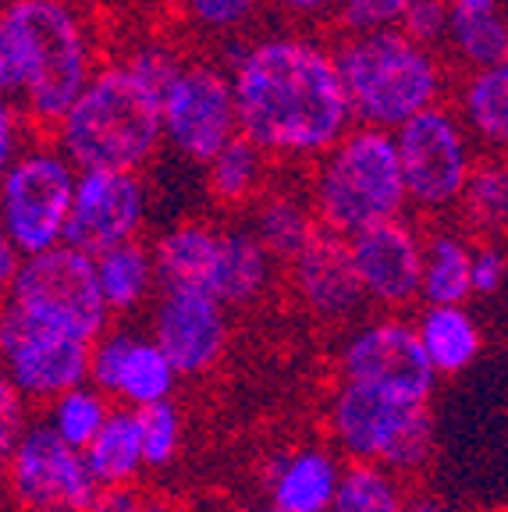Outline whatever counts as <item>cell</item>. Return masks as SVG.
<instances>
[{
  "label": "cell",
  "instance_id": "cell-20",
  "mask_svg": "<svg viewBox=\"0 0 508 512\" xmlns=\"http://www.w3.org/2000/svg\"><path fill=\"white\" fill-rule=\"evenodd\" d=\"M221 228L210 221H178L150 246L157 288L164 292H207L214 285Z\"/></svg>",
  "mask_w": 508,
  "mask_h": 512
},
{
  "label": "cell",
  "instance_id": "cell-47",
  "mask_svg": "<svg viewBox=\"0 0 508 512\" xmlns=\"http://www.w3.org/2000/svg\"><path fill=\"white\" fill-rule=\"evenodd\" d=\"M263 512H281V509H274V505H270V509H263Z\"/></svg>",
  "mask_w": 508,
  "mask_h": 512
},
{
  "label": "cell",
  "instance_id": "cell-36",
  "mask_svg": "<svg viewBox=\"0 0 508 512\" xmlns=\"http://www.w3.org/2000/svg\"><path fill=\"white\" fill-rule=\"evenodd\" d=\"M409 4H413V0H334L331 15L338 18L345 36H356V32L398 29V22H402Z\"/></svg>",
  "mask_w": 508,
  "mask_h": 512
},
{
  "label": "cell",
  "instance_id": "cell-35",
  "mask_svg": "<svg viewBox=\"0 0 508 512\" xmlns=\"http://www.w3.org/2000/svg\"><path fill=\"white\" fill-rule=\"evenodd\" d=\"M192 29L207 36H235L260 11V0H178Z\"/></svg>",
  "mask_w": 508,
  "mask_h": 512
},
{
  "label": "cell",
  "instance_id": "cell-44",
  "mask_svg": "<svg viewBox=\"0 0 508 512\" xmlns=\"http://www.w3.org/2000/svg\"><path fill=\"white\" fill-rule=\"evenodd\" d=\"M452 11H466V15H487V11H498L501 0H448Z\"/></svg>",
  "mask_w": 508,
  "mask_h": 512
},
{
  "label": "cell",
  "instance_id": "cell-43",
  "mask_svg": "<svg viewBox=\"0 0 508 512\" xmlns=\"http://www.w3.org/2000/svg\"><path fill=\"white\" fill-rule=\"evenodd\" d=\"M18 96V72H15V54H11L8 32L0 25V100H15Z\"/></svg>",
  "mask_w": 508,
  "mask_h": 512
},
{
  "label": "cell",
  "instance_id": "cell-26",
  "mask_svg": "<svg viewBox=\"0 0 508 512\" xmlns=\"http://www.w3.org/2000/svg\"><path fill=\"white\" fill-rule=\"evenodd\" d=\"M82 459H86L89 473H93V480L100 488L135 484V477L146 466H143V448H139V424H135L132 409L111 406L104 427L82 448Z\"/></svg>",
  "mask_w": 508,
  "mask_h": 512
},
{
  "label": "cell",
  "instance_id": "cell-40",
  "mask_svg": "<svg viewBox=\"0 0 508 512\" xmlns=\"http://www.w3.org/2000/svg\"><path fill=\"white\" fill-rule=\"evenodd\" d=\"M25 146V118L15 100H0V175L11 168V160Z\"/></svg>",
  "mask_w": 508,
  "mask_h": 512
},
{
  "label": "cell",
  "instance_id": "cell-29",
  "mask_svg": "<svg viewBox=\"0 0 508 512\" xmlns=\"http://www.w3.org/2000/svg\"><path fill=\"white\" fill-rule=\"evenodd\" d=\"M445 47L466 64L469 72L498 68L508 57V25H505V18H501V11H487V15L452 11Z\"/></svg>",
  "mask_w": 508,
  "mask_h": 512
},
{
  "label": "cell",
  "instance_id": "cell-1",
  "mask_svg": "<svg viewBox=\"0 0 508 512\" xmlns=\"http://www.w3.org/2000/svg\"><path fill=\"white\" fill-rule=\"evenodd\" d=\"M239 136L267 160H317L352 128L331 47L302 32H270L231 47Z\"/></svg>",
  "mask_w": 508,
  "mask_h": 512
},
{
  "label": "cell",
  "instance_id": "cell-37",
  "mask_svg": "<svg viewBox=\"0 0 508 512\" xmlns=\"http://www.w3.org/2000/svg\"><path fill=\"white\" fill-rule=\"evenodd\" d=\"M448 18H452L448 0H413V4L405 8L402 22H398V32H405V36L413 43H420V47L437 50V47H445Z\"/></svg>",
  "mask_w": 508,
  "mask_h": 512
},
{
  "label": "cell",
  "instance_id": "cell-24",
  "mask_svg": "<svg viewBox=\"0 0 508 512\" xmlns=\"http://www.w3.org/2000/svg\"><path fill=\"white\" fill-rule=\"evenodd\" d=\"M469 260L473 242L469 235L441 228L423 235V264H420V303L423 306H469Z\"/></svg>",
  "mask_w": 508,
  "mask_h": 512
},
{
  "label": "cell",
  "instance_id": "cell-16",
  "mask_svg": "<svg viewBox=\"0 0 508 512\" xmlns=\"http://www.w3.org/2000/svg\"><path fill=\"white\" fill-rule=\"evenodd\" d=\"M89 384L121 409L171 402L178 377L146 331L107 328L89 345Z\"/></svg>",
  "mask_w": 508,
  "mask_h": 512
},
{
  "label": "cell",
  "instance_id": "cell-11",
  "mask_svg": "<svg viewBox=\"0 0 508 512\" xmlns=\"http://www.w3.org/2000/svg\"><path fill=\"white\" fill-rule=\"evenodd\" d=\"M164 146L189 164H207L221 146L239 136L231 75L217 61H185L160 93Z\"/></svg>",
  "mask_w": 508,
  "mask_h": 512
},
{
  "label": "cell",
  "instance_id": "cell-34",
  "mask_svg": "<svg viewBox=\"0 0 508 512\" xmlns=\"http://www.w3.org/2000/svg\"><path fill=\"white\" fill-rule=\"evenodd\" d=\"M118 61L125 64L135 79H143L153 93H164L167 82L175 79L178 68L185 64V57L175 43L157 40V36H146V40H135L132 47L118 57Z\"/></svg>",
  "mask_w": 508,
  "mask_h": 512
},
{
  "label": "cell",
  "instance_id": "cell-30",
  "mask_svg": "<svg viewBox=\"0 0 508 512\" xmlns=\"http://www.w3.org/2000/svg\"><path fill=\"white\" fill-rule=\"evenodd\" d=\"M462 214V221L484 239L505 232L508 221V175L501 160H477V168L469 175L462 200L455 207Z\"/></svg>",
  "mask_w": 508,
  "mask_h": 512
},
{
  "label": "cell",
  "instance_id": "cell-15",
  "mask_svg": "<svg viewBox=\"0 0 508 512\" xmlns=\"http://www.w3.org/2000/svg\"><path fill=\"white\" fill-rule=\"evenodd\" d=\"M146 335L175 377H207L231 345V313L207 292H160Z\"/></svg>",
  "mask_w": 508,
  "mask_h": 512
},
{
  "label": "cell",
  "instance_id": "cell-28",
  "mask_svg": "<svg viewBox=\"0 0 508 512\" xmlns=\"http://www.w3.org/2000/svg\"><path fill=\"white\" fill-rule=\"evenodd\" d=\"M459 121L469 132V139H477L484 146L508 143V68H480L469 72L466 82L459 86Z\"/></svg>",
  "mask_w": 508,
  "mask_h": 512
},
{
  "label": "cell",
  "instance_id": "cell-5",
  "mask_svg": "<svg viewBox=\"0 0 508 512\" xmlns=\"http://www.w3.org/2000/svg\"><path fill=\"white\" fill-rule=\"evenodd\" d=\"M306 200L320 232L338 239H352L374 224L402 217L405 189L391 132L352 125L331 150L313 160Z\"/></svg>",
  "mask_w": 508,
  "mask_h": 512
},
{
  "label": "cell",
  "instance_id": "cell-19",
  "mask_svg": "<svg viewBox=\"0 0 508 512\" xmlns=\"http://www.w3.org/2000/svg\"><path fill=\"white\" fill-rule=\"evenodd\" d=\"M342 456L324 441L281 448L267 463L270 505L281 512H327L342 480Z\"/></svg>",
  "mask_w": 508,
  "mask_h": 512
},
{
  "label": "cell",
  "instance_id": "cell-42",
  "mask_svg": "<svg viewBox=\"0 0 508 512\" xmlns=\"http://www.w3.org/2000/svg\"><path fill=\"white\" fill-rule=\"evenodd\" d=\"M274 8L288 18H302V22H313V18H324L334 11V0H274Z\"/></svg>",
  "mask_w": 508,
  "mask_h": 512
},
{
  "label": "cell",
  "instance_id": "cell-41",
  "mask_svg": "<svg viewBox=\"0 0 508 512\" xmlns=\"http://www.w3.org/2000/svg\"><path fill=\"white\" fill-rule=\"evenodd\" d=\"M93 512H160L143 491L135 484H125V488H104L100 498H96Z\"/></svg>",
  "mask_w": 508,
  "mask_h": 512
},
{
  "label": "cell",
  "instance_id": "cell-32",
  "mask_svg": "<svg viewBox=\"0 0 508 512\" xmlns=\"http://www.w3.org/2000/svg\"><path fill=\"white\" fill-rule=\"evenodd\" d=\"M107 413H111V402L107 395H100L93 384H79L72 392L57 395L54 402H47V416H43V424L54 438H61L68 448L82 452L89 441L96 438V431L104 427Z\"/></svg>",
  "mask_w": 508,
  "mask_h": 512
},
{
  "label": "cell",
  "instance_id": "cell-18",
  "mask_svg": "<svg viewBox=\"0 0 508 512\" xmlns=\"http://www.w3.org/2000/svg\"><path fill=\"white\" fill-rule=\"evenodd\" d=\"M288 281L299 306L320 324H356L366 310L363 288L352 271L349 242L331 232H317L299 256L288 260Z\"/></svg>",
  "mask_w": 508,
  "mask_h": 512
},
{
  "label": "cell",
  "instance_id": "cell-6",
  "mask_svg": "<svg viewBox=\"0 0 508 512\" xmlns=\"http://www.w3.org/2000/svg\"><path fill=\"white\" fill-rule=\"evenodd\" d=\"M324 420L331 448L349 463L377 466L398 480L416 477L434 463L437 427L430 406L338 381L327 399Z\"/></svg>",
  "mask_w": 508,
  "mask_h": 512
},
{
  "label": "cell",
  "instance_id": "cell-39",
  "mask_svg": "<svg viewBox=\"0 0 508 512\" xmlns=\"http://www.w3.org/2000/svg\"><path fill=\"white\" fill-rule=\"evenodd\" d=\"M29 424V402L22 399V392L0 367V470H4V463H8V456L15 452L18 438H22Z\"/></svg>",
  "mask_w": 508,
  "mask_h": 512
},
{
  "label": "cell",
  "instance_id": "cell-21",
  "mask_svg": "<svg viewBox=\"0 0 508 512\" xmlns=\"http://www.w3.org/2000/svg\"><path fill=\"white\" fill-rule=\"evenodd\" d=\"M281 267L270 260V253L253 239L246 224H228L221 228V249H217V271L210 296L224 310H246L274 292Z\"/></svg>",
  "mask_w": 508,
  "mask_h": 512
},
{
  "label": "cell",
  "instance_id": "cell-22",
  "mask_svg": "<svg viewBox=\"0 0 508 512\" xmlns=\"http://www.w3.org/2000/svg\"><path fill=\"white\" fill-rule=\"evenodd\" d=\"M413 331L437 381L466 374L484 352V328L469 306H423Z\"/></svg>",
  "mask_w": 508,
  "mask_h": 512
},
{
  "label": "cell",
  "instance_id": "cell-10",
  "mask_svg": "<svg viewBox=\"0 0 508 512\" xmlns=\"http://www.w3.org/2000/svg\"><path fill=\"white\" fill-rule=\"evenodd\" d=\"M334 374L342 384L370 388L416 406H430L437 392V377L416 342L413 320L395 313L349 324L334 352Z\"/></svg>",
  "mask_w": 508,
  "mask_h": 512
},
{
  "label": "cell",
  "instance_id": "cell-31",
  "mask_svg": "<svg viewBox=\"0 0 508 512\" xmlns=\"http://www.w3.org/2000/svg\"><path fill=\"white\" fill-rule=\"evenodd\" d=\"M405 502H409V491H405V480H398L395 473L345 463L327 512H405Z\"/></svg>",
  "mask_w": 508,
  "mask_h": 512
},
{
  "label": "cell",
  "instance_id": "cell-45",
  "mask_svg": "<svg viewBox=\"0 0 508 512\" xmlns=\"http://www.w3.org/2000/svg\"><path fill=\"white\" fill-rule=\"evenodd\" d=\"M15 267H18V253L11 249V242L4 239V232H0V281H4V285L11 281Z\"/></svg>",
  "mask_w": 508,
  "mask_h": 512
},
{
  "label": "cell",
  "instance_id": "cell-25",
  "mask_svg": "<svg viewBox=\"0 0 508 512\" xmlns=\"http://www.w3.org/2000/svg\"><path fill=\"white\" fill-rule=\"evenodd\" d=\"M93 274L100 299H104L107 313H135L146 299L157 292V274H153V256L143 239L114 246L107 253L93 256Z\"/></svg>",
  "mask_w": 508,
  "mask_h": 512
},
{
  "label": "cell",
  "instance_id": "cell-3",
  "mask_svg": "<svg viewBox=\"0 0 508 512\" xmlns=\"http://www.w3.org/2000/svg\"><path fill=\"white\" fill-rule=\"evenodd\" d=\"M18 72V111L54 128L96 72V43L75 0H8L0 8Z\"/></svg>",
  "mask_w": 508,
  "mask_h": 512
},
{
  "label": "cell",
  "instance_id": "cell-2",
  "mask_svg": "<svg viewBox=\"0 0 508 512\" xmlns=\"http://www.w3.org/2000/svg\"><path fill=\"white\" fill-rule=\"evenodd\" d=\"M54 146L75 171H139L164 146L160 93L135 79L121 61L96 64V72L54 121Z\"/></svg>",
  "mask_w": 508,
  "mask_h": 512
},
{
  "label": "cell",
  "instance_id": "cell-46",
  "mask_svg": "<svg viewBox=\"0 0 508 512\" xmlns=\"http://www.w3.org/2000/svg\"><path fill=\"white\" fill-rule=\"evenodd\" d=\"M4 306H8V285L0 281V313H4Z\"/></svg>",
  "mask_w": 508,
  "mask_h": 512
},
{
  "label": "cell",
  "instance_id": "cell-27",
  "mask_svg": "<svg viewBox=\"0 0 508 512\" xmlns=\"http://www.w3.org/2000/svg\"><path fill=\"white\" fill-rule=\"evenodd\" d=\"M203 168H207V189L214 196V203H221L228 210L253 207L267 192L270 160L242 136H235L228 146H221Z\"/></svg>",
  "mask_w": 508,
  "mask_h": 512
},
{
  "label": "cell",
  "instance_id": "cell-38",
  "mask_svg": "<svg viewBox=\"0 0 508 512\" xmlns=\"http://www.w3.org/2000/svg\"><path fill=\"white\" fill-rule=\"evenodd\" d=\"M505 278H508V260L501 242L494 239L477 242L473 246V260H469V288H473V296L494 299L505 288Z\"/></svg>",
  "mask_w": 508,
  "mask_h": 512
},
{
  "label": "cell",
  "instance_id": "cell-7",
  "mask_svg": "<svg viewBox=\"0 0 508 512\" xmlns=\"http://www.w3.org/2000/svg\"><path fill=\"white\" fill-rule=\"evenodd\" d=\"M405 207L420 214H452L462 200L469 175L477 168V146L452 107L437 104L391 132Z\"/></svg>",
  "mask_w": 508,
  "mask_h": 512
},
{
  "label": "cell",
  "instance_id": "cell-48",
  "mask_svg": "<svg viewBox=\"0 0 508 512\" xmlns=\"http://www.w3.org/2000/svg\"><path fill=\"white\" fill-rule=\"evenodd\" d=\"M0 502H4V488H0Z\"/></svg>",
  "mask_w": 508,
  "mask_h": 512
},
{
  "label": "cell",
  "instance_id": "cell-8",
  "mask_svg": "<svg viewBox=\"0 0 508 512\" xmlns=\"http://www.w3.org/2000/svg\"><path fill=\"white\" fill-rule=\"evenodd\" d=\"M75 178L79 171L54 143L22 146L11 168L0 175V232L18 260L64 242Z\"/></svg>",
  "mask_w": 508,
  "mask_h": 512
},
{
  "label": "cell",
  "instance_id": "cell-23",
  "mask_svg": "<svg viewBox=\"0 0 508 512\" xmlns=\"http://www.w3.org/2000/svg\"><path fill=\"white\" fill-rule=\"evenodd\" d=\"M246 228L267 249L270 260L278 267H285L292 256H299L302 246L320 232L306 192H295V189L263 192L260 200L253 203V214H249Z\"/></svg>",
  "mask_w": 508,
  "mask_h": 512
},
{
  "label": "cell",
  "instance_id": "cell-9",
  "mask_svg": "<svg viewBox=\"0 0 508 512\" xmlns=\"http://www.w3.org/2000/svg\"><path fill=\"white\" fill-rule=\"evenodd\" d=\"M8 306L89 345L111 328V313L96 288L93 260L64 242L18 260L8 281Z\"/></svg>",
  "mask_w": 508,
  "mask_h": 512
},
{
  "label": "cell",
  "instance_id": "cell-13",
  "mask_svg": "<svg viewBox=\"0 0 508 512\" xmlns=\"http://www.w3.org/2000/svg\"><path fill=\"white\" fill-rule=\"evenodd\" d=\"M0 367L29 406L54 402L57 395L89 381V342L4 306L0 313Z\"/></svg>",
  "mask_w": 508,
  "mask_h": 512
},
{
  "label": "cell",
  "instance_id": "cell-14",
  "mask_svg": "<svg viewBox=\"0 0 508 512\" xmlns=\"http://www.w3.org/2000/svg\"><path fill=\"white\" fill-rule=\"evenodd\" d=\"M150 217V192L143 175L132 171H79L72 210L64 224V246L89 260L143 235Z\"/></svg>",
  "mask_w": 508,
  "mask_h": 512
},
{
  "label": "cell",
  "instance_id": "cell-17",
  "mask_svg": "<svg viewBox=\"0 0 508 512\" xmlns=\"http://www.w3.org/2000/svg\"><path fill=\"white\" fill-rule=\"evenodd\" d=\"M345 242L366 306L405 310L420 299L423 232L413 224V217H391Z\"/></svg>",
  "mask_w": 508,
  "mask_h": 512
},
{
  "label": "cell",
  "instance_id": "cell-4",
  "mask_svg": "<svg viewBox=\"0 0 508 512\" xmlns=\"http://www.w3.org/2000/svg\"><path fill=\"white\" fill-rule=\"evenodd\" d=\"M334 68L349 100L352 125L395 132L427 107L445 104L448 68L437 50L413 43L405 32H356L331 47Z\"/></svg>",
  "mask_w": 508,
  "mask_h": 512
},
{
  "label": "cell",
  "instance_id": "cell-33",
  "mask_svg": "<svg viewBox=\"0 0 508 512\" xmlns=\"http://www.w3.org/2000/svg\"><path fill=\"white\" fill-rule=\"evenodd\" d=\"M139 424V448H143V466L164 470L178 459L185 441V416L175 402H157V406L135 409Z\"/></svg>",
  "mask_w": 508,
  "mask_h": 512
},
{
  "label": "cell",
  "instance_id": "cell-12",
  "mask_svg": "<svg viewBox=\"0 0 508 512\" xmlns=\"http://www.w3.org/2000/svg\"><path fill=\"white\" fill-rule=\"evenodd\" d=\"M0 473V488L18 512H93L104 491L89 473L82 452L54 438L43 420L25 427Z\"/></svg>",
  "mask_w": 508,
  "mask_h": 512
}]
</instances>
